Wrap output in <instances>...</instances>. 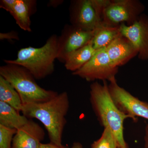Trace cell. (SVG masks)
I'll use <instances>...</instances> for the list:
<instances>
[{"instance_id":"6da1fadb","label":"cell","mask_w":148,"mask_h":148,"mask_svg":"<svg viewBox=\"0 0 148 148\" xmlns=\"http://www.w3.org/2000/svg\"><path fill=\"white\" fill-rule=\"evenodd\" d=\"M69 106V95L64 91L46 102L23 105L21 112L29 119H36L40 121L47 131L50 143L62 146Z\"/></svg>"},{"instance_id":"7a4b0ae2","label":"cell","mask_w":148,"mask_h":148,"mask_svg":"<svg viewBox=\"0 0 148 148\" xmlns=\"http://www.w3.org/2000/svg\"><path fill=\"white\" fill-rule=\"evenodd\" d=\"M102 84L97 82L90 86V102L101 125L111 130L119 148H128L123 135V123L128 116L123 113L114 102L107 81Z\"/></svg>"},{"instance_id":"3957f363","label":"cell","mask_w":148,"mask_h":148,"mask_svg":"<svg viewBox=\"0 0 148 148\" xmlns=\"http://www.w3.org/2000/svg\"><path fill=\"white\" fill-rule=\"evenodd\" d=\"M58 38L57 35H52L41 47L21 48L18 51L16 59L4 61L5 64L24 67L36 79H43L54 72V62L58 56Z\"/></svg>"},{"instance_id":"277c9868","label":"cell","mask_w":148,"mask_h":148,"mask_svg":"<svg viewBox=\"0 0 148 148\" xmlns=\"http://www.w3.org/2000/svg\"><path fill=\"white\" fill-rule=\"evenodd\" d=\"M0 76L10 83L18 92L23 106L46 102L58 94L56 91L40 87L27 69L16 64H6L1 66Z\"/></svg>"},{"instance_id":"5b68a950","label":"cell","mask_w":148,"mask_h":148,"mask_svg":"<svg viewBox=\"0 0 148 148\" xmlns=\"http://www.w3.org/2000/svg\"><path fill=\"white\" fill-rule=\"evenodd\" d=\"M108 0H79L70 7L71 25L85 31H93L103 24V12Z\"/></svg>"},{"instance_id":"8992f818","label":"cell","mask_w":148,"mask_h":148,"mask_svg":"<svg viewBox=\"0 0 148 148\" xmlns=\"http://www.w3.org/2000/svg\"><path fill=\"white\" fill-rule=\"evenodd\" d=\"M145 9L137 0H108L103 12V23L111 27L131 25L137 21Z\"/></svg>"},{"instance_id":"52a82bcc","label":"cell","mask_w":148,"mask_h":148,"mask_svg":"<svg viewBox=\"0 0 148 148\" xmlns=\"http://www.w3.org/2000/svg\"><path fill=\"white\" fill-rule=\"evenodd\" d=\"M118 72V68L112 64L105 47L96 50L85 65L72 74L88 82L96 80L110 82L115 78Z\"/></svg>"},{"instance_id":"ba28073f","label":"cell","mask_w":148,"mask_h":148,"mask_svg":"<svg viewBox=\"0 0 148 148\" xmlns=\"http://www.w3.org/2000/svg\"><path fill=\"white\" fill-rule=\"evenodd\" d=\"M108 88L111 97L117 108L129 118L136 121V117H140L148 120V103L140 101L120 86L115 78L110 82Z\"/></svg>"},{"instance_id":"9c48e42d","label":"cell","mask_w":148,"mask_h":148,"mask_svg":"<svg viewBox=\"0 0 148 148\" xmlns=\"http://www.w3.org/2000/svg\"><path fill=\"white\" fill-rule=\"evenodd\" d=\"M95 31H85L72 25H66L61 36H58L57 59L64 63L69 54L87 45L91 41Z\"/></svg>"},{"instance_id":"30bf717a","label":"cell","mask_w":148,"mask_h":148,"mask_svg":"<svg viewBox=\"0 0 148 148\" xmlns=\"http://www.w3.org/2000/svg\"><path fill=\"white\" fill-rule=\"evenodd\" d=\"M121 34L132 43L141 60L148 59V17L141 14L133 24L119 26Z\"/></svg>"},{"instance_id":"8fae6325","label":"cell","mask_w":148,"mask_h":148,"mask_svg":"<svg viewBox=\"0 0 148 148\" xmlns=\"http://www.w3.org/2000/svg\"><path fill=\"white\" fill-rule=\"evenodd\" d=\"M44 130L32 119L17 130L14 136L12 148H39L45 137Z\"/></svg>"},{"instance_id":"7c38bea8","label":"cell","mask_w":148,"mask_h":148,"mask_svg":"<svg viewBox=\"0 0 148 148\" xmlns=\"http://www.w3.org/2000/svg\"><path fill=\"white\" fill-rule=\"evenodd\" d=\"M111 63L118 68L138 55V52L132 43L120 34L106 47Z\"/></svg>"},{"instance_id":"4fadbf2b","label":"cell","mask_w":148,"mask_h":148,"mask_svg":"<svg viewBox=\"0 0 148 148\" xmlns=\"http://www.w3.org/2000/svg\"><path fill=\"white\" fill-rule=\"evenodd\" d=\"M36 3L35 0H16L11 15L18 27L24 31L32 32L31 16L36 12Z\"/></svg>"},{"instance_id":"5bb4252c","label":"cell","mask_w":148,"mask_h":148,"mask_svg":"<svg viewBox=\"0 0 148 148\" xmlns=\"http://www.w3.org/2000/svg\"><path fill=\"white\" fill-rule=\"evenodd\" d=\"M96 51L91 40L87 45L69 54L64 62L65 68L73 73L79 70L91 59Z\"/></svg>"},{"instance_id":"9a60e30c","label":"cell","mask_w":148,"mask_h":148,"mask_svg":"<svg viewBox=\"0 0 148 148\" xmlns=\"http://www.w3.org/2000/svg\"><path fill=\"white\" fill-rule=\"evenodd\" d=\"M19 112L8 104L0 101V125L16 130L19 129L29 120Z\"/></svg>"},{"instance_id":"2e32d148","label":"cell","mask_w":148,"mask_h":148,"mask_svg":"<svg viewBox=\"0 0 148 148\" xmlns=\"http://www.w3.org/2000/svg\"><path fill=\"white\" fill-rule=\"evenodd\" d=\"M120 34L119 26L111 27L103 23L95 30L92 40L93 48L97 50L107 47Z\"/></svg>"},{"instance_id":"e0dca14e","label":"cell","mask_w":148,"mask_h":148,"mask_svg":"<svg viewBox=\"0 0 148 148\" xmlns=\"http://www.w3.org/2000/svg\"><path fill=\"white\" fill-rule=\"evenodd\" d=\"M0 101L21 112L23 104L19 94L10 83L1 76H0Z\"/></svg>"},{"instance_id":"ac0fdd59","label":"cell","mask_w":148,"mask_h":148,"mask_svg":"<svg viewBox=\"0 0 148 148\" xmlns=\"http://www.w3.org/2000/svg\"><path fill=\"white\" fill-rule=\"evenodd\" d=\"M91 148H119L115 137L111 130L104 128L101 138L93 142Z\"/></svg>"},{"instance_id":"d6986e66","label":"cell","mask_w":148,"mask_h":148,"mask_svg":"<svg viewBox=\"0 0 148 148\" xmlns=\"http://www.w3.org/2000/svg\"><path fill=\"white\" fill-rule=\"evenodd\" d=\"M17 130L0 125V148H12V143Z\"/></svg>"},{"instance_id":"ffe728a7","label":"cell","mask_w":148,"mask_h":148,"mask_svg":"<svg viewBox=\"0 0 148 148\" xmlns=\"http://www.w3.org/2000/svg\"><path fill=\"white\" fill-rule=\"evenodd\" d=\"M16 2V0H1L0 8L8 12L11 14Z\"/></svg>"},{"instance_id":"44dd1931","label":"cell","mask_w":148,"mask_h":148,"mask_svg":"<svg viewBox=\"0 0 148 148\" xmlns=\"http://www.w3.org/2000/svg\"><path fill=\"white\" fill-rule=\"evenodd\" d=\"M0 39L8 40H18L19 37L18 33L15 31H12L6 33H1L0 34Z\"/></svg>"},{"instance_id":"7402d4cb","label":"cell","mask_w":148,"mask_h":148,"mask_svg":"<svg viewBox=\"0 0 148 148\" xmlns=\"http://www.w3.org/2000/svg\"><path fill=\"white\" fill-rule=\"evenodd\" d=\"M39 148H70L69 146L62 145L58 146L52 144L51 143H47V144H43L41 143Z\"/></svg>"},{"instance_id":"603a6c76","label":"cell","mask_w":148,"mask_h":148,"mask_svg":"<svg viewBox=\"0 0 148 148\" xmlns=\"http://www.w3.org/2000/svg\"><path fill=\"white\" fill-rule=\"evenodd\" d=\"M64 1L61 0H51L49 3L48 6L53 7V8L57 7L64 2Z\"/></svg>"},{"instance_id":"cb8c5ba5","label":"cell","mask_w":148,"mask_h":148,"mask_svg":"<svg viewBox=\"0 0 148 148\" xmlns=\"http://www.w3.org/2000/svg\"><path fill=\"white\" fill-rule=\"evenodd\" d=\"M145 148H148V124L146 127L145 135Z\"/></svg>"},{"instance_id":"d4e9b609","label":"cell","mask_w":148,"mask_h":148,"mask_svg":"<svg viewBox=\"0 0 148 148\" xmlns=\"http://www.w3.org/2000/svg\"><path fill=\"white\" fill-rule=\"evenodd\" d=\"M71 148H83L82 145L78 142H76L73 143Z\"/></svg>"},{"instance_id":"484cf974","label":"cell","mask_w":148,"mask_h":148,"mask_svg":"<svg viewBox=\"0 0 148 148\" xmlns=\"http://www.w3.org/2000/svg\"></svg>"}]
</instances>
